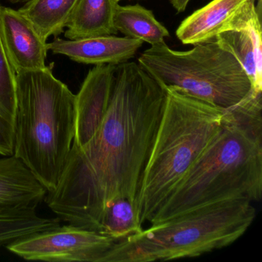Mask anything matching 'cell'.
Listing matches in <instances>:
<instances>
[{"label": "cell", "instance_id": "obj_1", "mask_svg": "<svg viewBox=\"0 0 262 262\" xmlns=\"http://www.w3.org/2000/svg\"><path fill=\"white\" fill-rule=\"evenodd\" d=\"M166 99V90L137 62L115 66L108 110L93 137L73 145L45 202L63 222L99 231L113 201L134 203Z\"/></svg>", "mask_w": 262, "mask_h": 262}, {"label": "cell", "instance_id": "obj_2", "mask_svg": "<svg viewBox=\"0 0 262 262\" xmlns=\"http://www.w3.org/2000/svg\"><path fill=\"white\" fill-rule=\"evenodd\" d=\"M262 92L251 90L226 108L223 125L150 224L231 199L258 202L262 194Z\"/></svg>", "mask_w": 262, "mask_h": 262}, {"label": "cell", "instance_id": "obj_3", "mask_svg": "<svg viewBox=\"0 0 262 262\" xmlns=\"http://www.w3.org/2000/svg\"><path fill=\"white\" fill-rule=\"evenodd\" d=\"M76 134V95L49 67L16 74L13 156L51 192Z\"/></svg>", "mask_w": 262, "mask_h": 262}, {"label": "cell", "instance_id": "obj_4", "mask_svg": "<svg viewBox=\"0 0 262 262\" xmlns=\"http://www.w3.org/2000/svg\"><path fill=\"white\" fill-rule=\"evenodd\" d=\"M159 129L134 202L138 223H150L174 187L223 125L226 108L167 88Z\"/></svg>", "mask_w": 262, "mask_h": 262}, {"label": "cell", "instance_id": "obj_5", "mask_svg": "<svg viewBox=\"0 0 262 262\" xmlns=\"http://www.w3.org/2000/svg\"><path fill=\"white\" fill-rule=\"evenodd\" d=\"M252 202L231 199L185 211L118 241L102 262L195 257L234 243L255 219Z\"/></svg>", "mask_w": 262, "mask_h": 262}, {"label": "cell", "instance_id": "obj_6", "mask_svg": "<svg viewBox=\"0 0 262 262\" xmlns=\"http://www.w3.org/2000/svg\"><path fill=\"white\" fill-rule=\"evenodd\" d=\"M138 63L164 88H172L222 108L245 99L251 81L237 59L215 40L194 45L188 51L165 42L151 46Z\"/></svg>", "mask_w": 262, "mask_h": 262}, {"label": "cell", "instance_id": "obj_7", "mask_svg": "<svg viewBox=\"0 0 262 262\" xmlns=\"http://www.w3.org/2000/svg\"><path fill=\"white\" fill-rule=\"evenodd\" d=\"M116 242L98 231L69 224L24 237L7 249L27 260L102 262Z\"/></svg>", "mask_w": 262, "mask_h": 262}, {"label": "cell", "instance_id": "obj_8", "mask_svg": "<svg viewBox=\"0 0 262 262\" xmlns=\"http://www.w3.org/2000/svg\"><path fill=\"white\" fill-rule=\"evenodd\" d=\"M257 0H212L182 21L176 36L184 45L215 40L217 34L245 27L256 11Z\"/></svg>", "mask_w": 262, "mask_h": 262}, {"label": "cell", "instance_id": "obj_9", "mask_svg": "<svg viewBox=\"0 0 262 262\" xmlns=\"http://www.w3.org/2000/svg\"><path fill=\"white\" fill-rule=\"evenodd\" d=\"M0 36L16 74L47 67V42L19 10L0 6Z\"/></svg>", "mask_w": 262, "mask_h": 262}, {"label": "cell", "instance_id": "obj_10", "mask_svg": "<svg viewBox=\"0 0 262 262\" xmlns=\"http://www.w3.org/2000/svg\"><path fill=\"white\" fill-rule=\"evenodd\" d=\"M115 66H95L76 95V134L73 145L86 144L99 129L108 110Z\"/></svg>", "mask_w": 262, "mask_h": 262}, {"label": "cell", "instance_id": "obj_11", "mask_svg": "<svg viewBox=\"0 0 262 262\" xmlns=\"http://www.w3.org/2000/svg\"><path fill=\"white\" fill-rule=\"evenodd\" d=\"M142 44L139 39L110 35L76 40L56 38L47 47L78 63L116 66L134 58Z\"/></svg>", "mask_w": 262, "mask_h": 262}, {"label": "cell", "instance_id": "obj_12", "mask_svg": "<svg viewBox=\"0 0 262 262\" xmlns=\"http://www.w3.org/2000/svg\"><path fill=\"white\" fill-rule=\"evenodd\" d=\"M257 1L255 13L245 27L222 32L215 39L242 66L253 90L262 92L261 0Z\"/></svg>", "mask_w": 262, "mask_h": 262}, {"label": "cell", "instance_id": "obj_13", "mask_svg": "<svg viewBox=\"0 0 262 262\" xmlns=\"http://www.w3.org/2000/svg\"><path fill=\"white\" fill-rule=\"evenodd\" d=\"M47 188L14 156L0 159V210L37 208Z\"/></svg>", "mask_w": 262, "mask_h": 262}, {"label": "cell", "instance_id": "obj_14", "mask_svg": "<svg viewBox=\"0 0 262 262\" xmlns=\"http://www.w3.org/2000/svg\"><path fill=\"white\" fill-rule=\"evenodd\" d=\"M113 0H79L67 24L65 37L70 40L117 34Z\"/></svg>", "mask_w": 262, "mask_h": 262}, {"label": "cell", "instance_id": "obj_15", "mask_svg": "<svg viewBox=\"0 0 262 262\" xmlns=\"http://www.w3.org/2000/svg\"><path fill=\"white\" fill-rule=\"evenodd\" d=\"M79 0H31L19 12L47 42L50 36H59L65 28Z\"/></svg>", "mask_w": 262, "mask_h": 262}, {"label": "cell", "instance_id": "obj_16", "mask_svg": "<svg viewBox=\"0 0 262 262\" xmlns=\"http://www.w3.org/2000/svg\"><path fill=\"white\" fill-rule=\"evenodd\" d=\"M114 25L125 37L139 39L151 46L165 42L168 30L155 17L152 11L136 5H116Z\"/></svg>", "mask_w": 262, "mask_h": 262}, {"label": "cell", "instance_id": "obj_17", "mask_svg": "<svg viewBox=\"0 0 262 262\" xmlns=\"http://www.w3.org/2000/svg\"><path fill=\"white\" fill-rule=\"evenodd\" d=\"M1 6V5H0ZM16 74L0 36V156H13Z\"/></svg>", "mask_w": 262, "mask_h": 262}, {"label": "cell", "instance_id": "obj_18", "mask_svg": "<svg viewBox=\"0 0 262 262\" xmlns=\"http://www.w3.org/2000/svg\"><path fill=\"white\" fill-rule=\"evenodd\" d=\"M142 229V226L136 220L134 203L128 199H119L105 208L98 232L118 242Z\"/></svg>", "mask_w": 262, "mask_h": 262}, {"label": "cell", "instance_id": "obj_19", "mask_svg": "<svg viewBox=\"0 0 262 262\" xmlns=\"http://www.w3.org/2000/svg\"><path fill=\"white\" fill-rule=\"evenodd\" d=\"M190 1L191 0H171V4L177 13H180L185 11Z\"/></svg>", "mask_w": 262, "mask_h": 262}, {"label": "cell", "instance_id": "obj_20", "mask_svg": "<svg viewBox=\"0 0 262 262\" xmlns=\"http://www.w3.org/2000/svg\"><path fill=\"white\" fill-rule=\"evenodd\" d=\"M9 2L13 4H27L30 2L31 0H8Z\"/></svg>", "mask_w": 262, "mask_h": 262}, {"label": "cell", "instance_id": "obj_21", "mask_svg": "<svg viewBox=\"0 0 262 262\" xmlns=\"http://www.w3.org/2000/svg\"><path fill=\"white\" fill-rule=\"evenodd\" d=\"M115 3H116V4H119V1H121V0H113Z\"/></svg>", "mask_w": 262, "mask_h": 262}]
</instances>
